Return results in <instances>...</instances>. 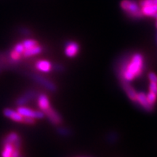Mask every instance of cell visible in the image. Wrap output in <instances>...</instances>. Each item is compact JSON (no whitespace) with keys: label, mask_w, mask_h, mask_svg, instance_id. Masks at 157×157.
I'll return each instance as SVG.
<instances>
[{"label":"cell","mask_w":157,"mask_h":157,"mask_svg":"<svg viewBox=\"0 0 157 157\" xmlns=\"http://www.w3.org/2000/svg\"><path fill=\"white\" fill-rule=\"evenodd\" d=\"M145 69V59L139 52L124 55L117 61L116 71L121 82H130L140 77Z\"/></svg>","instance_id":"cell-1"},{"label":"cell","mask_w":157,"mask_h":157,"mask_svg":"<svg viewBox=\"0 0 157 157\" xmlns=\"http://www.w3.org/2000/svg\"><path fill=\"white\" fill-rule=\"evenodd\" d=\"M120 7L124 13L131 19L140 20L145 17L142 13L139 2H137L136 0H121Z\"/></svg>","instance_id":"cell-2"},{"label":"cell","mask_w":157,"mask_h":157,"mask_svg":"<svg viewBox=\"0 0 157 157\" xmlns=\"http://www.w3.org/2000/svg\"><path fill=\"white\" fill-rule=\"evenodd\" d=\"M25 76L30 78L31 80L36 82L39 85L42 86V87L48 90L51 93H55V92L57 91L58 87H57L56 84L54 82L50 81V79H48V78L44 77V76L40 75L39 74L33 73V72H25Z\"/></svg>","instance_id":"cell-3"},{"label":"cell","mask_w":157,"mask_h":157,"mask_svg":"<svg viewBox=\"0 0 157 157\" xmlns=\"http://www.w3.org/2000/svg\"><path fill=\"white\" fill-rule=\"evenodd\" d=\"M38 91L34 89L26 90L22 95H21L18 98L15 100V104L17 106H24V105L29 104L30 102L37 99L39 95Z\"/></svg>","instance_id":"cell-4"},{"label":"cell","mask_w":157,"mask_h":157,"mask_svg":"<svg viewBox=\"0 0 157 157\" xmlns=\"http://www.w3.org/2000/svg\"><path fill=\"white\" fill-rule=\"evenodd\" d=\"M22 141L17 143H7L2 142V157H12L13 153L15 151H21Z\"/></svg>","instance_id":"cell-5"},{"label":"cell","mask_w":157,"mask_h":157,"mask_svg":"<svg viewBox=\"0 0 157 157\" xmlns=\"http://www.w3.org/2000/svg\"><path fill=\"white\" fill-rule=\"evenodd\" d=\"M17 111L25 117H30L35 119H41L45 117L44 113L42 111H34L30 108L24 106H17Z\"/></svg>","instance_id":"cell-6"},{"label":"cell","mask_w":157,"mask_h":157,"mask_svg":"<svg viewBox=\"0 0 157 157\" xmlns=\"http://www.w3.org/2000/svg\"><path fill=\"white\" fill-rule=\"evenodd\" d=\"M45 117L48 118V121L54 126L58 127L61 124L63 118L59 112L56 111L54 108L50 107L48 110L44 111Z\"/></svg>","instance_id":"cell-7"},{"label":"cell","mask_w":157,"mask_h":157,"mask_svg":"<svg viewBox=\"0 0 157 157\" xmlns=\"http://www.w3.org/2000/svg\"><path fill=\"white\" fill-rule=\"evenodd\" d=\"M65 55L68 58H73L77 56L79 51V45L75 41H68L65 44Z\"/></svg>","instance_id":"cell-8"},{"label":"cell","mask_w":157,"mask_h":157,"mask_svg":"<svg viewBox=\"0 0 157 157\" xmlns=\"http://www.w3.org/2000/svg\"><path fill=\"white\" fill-rule=\"evenodd\" d=\"M3 114L5 117L11 119L12 121H14L15 122L23 123L24 117L21 115L17 110L15 111V110L9 109V108H6L3 110Z\"/></svg>","instance_id":"cell-9"},{"label":"cell","mask_w":157,"mask_h":157,"mask_svg":"<svg viewBox=\"0 0 157 157\" xmlns=\"http://www.w3.org/2000/svg\"><path fill=\"white\" fill-rule=\"evenodd\" d=\"M137 104L140 105V106L145 110V111L151 112L154 110V105H151L147 99L146 94L143 92L137 93Z\"/></svg>","instance_id":"cell-10"},{"label":"cell","mask_w":157,"mask_h":157,"mask_svg":"<svg viewBox=\"0 0 157 157\" xmlns=\"http://www.w3.org/2000/svg\"><path fill=\"white\" fill-rule=\"evenodd\" d=\"M121 87H122L123 90L126 93L127 97L129 98L130 101H132L133 103L137 104V93L135 91L134 87L129 84V82H121Z\"/></svg>","instance_id":"cell-11"},{"label":"cell","mask_w":157,"mask_h":157,"mask_svg":"<svg viewBox=\"0 0 157 157\" xmlns=\"http://www.w3.org/2000/svg\"><path fill=\"white\" fill-rule=\"evenodd\" d=\"M37 103L38 106L42 111H46L49 108L51 107L50 100H49L48 96L44 93H39L38 97H37Z\"/></svg>","instance_id":"cell-12"},{"label":"cell","mask_w":157,"mask_h":157,"mask_svg":"<svg viewBox=\"0 0 157 157\" xmlns=\"http://www.w3.org/2000/svg\"><path fill=\"white\" fill-rule=\"evenodd\" d=\"M35 67L43 73H49L52 70V64L46 60H39L35 64Z\"/></svg>","instance_id":"cell-13"},{"label":"cell","mask_w":157,"mask_h":157,"mask_svg":"<svg viewBox=\"0 0 157 157\" xmlns=\"http://www.w3.org/2000/svg\"><path fill=\"white\" fill-rule=\"evenodd\" d=\"M43 49L41 45L37 44L36 46L33 47V48L27 49V50H25L24 52H23V58H30V57L37 56V55L42 53Z\"/></svg>","instance_id":"cell-14"},{"label":"cell","mask_w":157,"mask_h":157,"mask_svg":"<svg viewBox=\"0 0 157 157\" xmlns=\"http://www.w3.org/2000/svg\"><path fill=\"white\" fill-rule=\"evenodd\" d=\"M141 10L144 16L153 17L157 13V5L145 6L141 7Z\"/></svg>","instance_id":"cell-15"},{"label":"cell","mask_w":157,"mask_h":157,"mask_svg":"<svg viewBox=\"0 0 157 157\" xmlns=\"http://www.w3.org/2000/svg\"><path fill=\"white\" fill-rule=\"evenodd\" d=\"M56 131L59 135L64 137H69L70 135H71V129L65 127L58 126L56 127Z\"/></svg>","instance_id":"cell-16"},{"label":"cell","mask_w":157,"mask_h":157,"mask_svg":"<svg viewBox=\"0 0 157 157\" xmlns=\"http://www.w3.org/2000/svg\"><path fill=\"white\" fill-rule=\"evenodd\" d=\"M22 43H23V46H24L25 50L31 48H33V47L39 44L36 40H35V39H29V38L24 39V40L22 42Z\"/></svg>","instance_id":"cell-17"},{"label":"cell","mask_w":157,"mask_h":157,"mask_svg":"<svg viewBox=\"0 0 157 157\" xmlns=\"http://www.w3.org/2000/svg\"><path fill=\"white\" fill-rule=\"evenodd\" d=\"M147 99H148V101L149 102V103L151 104V105H154L156 104V100H157V95L156 94H155L154 93H152V92H148V93L147 94Z\"/></svg>","instance_id":"cell-18"},{"label":"cell","mask_w":157,"mask_h":157,"mask_svg":"<svg viewBox=\"0 0 157 157\" xmlns=\"http://www.w3.org/2000/svg\"><path fill=\"white\" fill-rule=\"evenodd\" d=\"M13 49L15 51H16L17 52H18V53L22 55V56H23V52H24V51H25L24 46H23L22 42H18V43H17V44H15L14 45V47H13Z\"/></svg>","instance_id":"cell-19"},{"label":"cell","mask_w":157,"mask_h":157,"mask_svg":"<svg viewBox=\"0 0 157 157\" xmlns=\"http://www.w3.org/2000/svg\"><path fill=\"white\" fill-rule=\"evenodd\" d=\"M140 7H145V6L157 5V0H140L139 1Z\"/></svg>","instance_id":"cell-20"},{"label":"cell","mask_w":157,"mask_h":157,"mask_svg":"<svg viewBox=\"0 0 157 157\" xmlns=\"http://www.w3.org/2000/svg\"><path fill=\"white\" fill-rule=\"evenodd\" d=\"M18 29H19L20 34L24 35V36H30V35H31V34H32V32H31L30 29L27 28V27L21 26Z\"/></svg>","instance_id":"cell-21"},{"label":"cell","mask_w":157,"mask_h":157,"mask_svg":"<svg viewBox=\"0 0 157 157\" xmlns=\"http://www.w3.org/2000/svg\"><path fill=\"white\" fill-rule=\"evenodd\" d=\"M52 70L56 72H63L64 71L65 67L60 63H55L52 64Z\"/></svg>","instance_id":"cell-22"},{"label":"cell","mask_w":157,"mask_h":157,"mask_svg":"<svg viewBox=\"0 0 157 157\" xmlns=\"http://www.w3.org/2000/svg\"><path fill=\"white\" fill-rule=\"evenodd\" d=\"M149 91L157 95V83L150 82V84H149Z\"/></svg>","instance_id":"cell-23"},{"label":"cell","mask_w":157,"mask_h":157,"mask_svg":"<svg viewBox=\"0 0 157 157\" xmlns=\"http://www.w3.org/2000/svg\"><path fill=\"white\" fill-rule=\"evenodd\" d=\"M148 78L150 82H155L157 83V75L156 74L153 73V72H150L148 74Z\"/></svg>","instance_id":"cell-24"},{"label":"cell","mask_w":157,"mask_h":157,"mask_svg":"<svg viewBox=\"0 0 157 157\" xmlns=\"http://www.w3.org/2000/svg\"><path fill=\"white\" fill-rule=\"evenodd\" d=\"M107 139L110 143H113V141L115 142V141L117 140V135H116L115 133H111V134L108 135Z\"/></svg>","instance_id":"cell-25"},{"label":"cell","mask_w":157,"mask_h":157,"mask_svg":"<svg viewBox=\"0 0 157 157\" xmlns=\"http://www.w3.org/2000/svg\"><path fill=\"white\" fill-rule=\"evenodd\" d=\"M153 18H155V19H156V21H157V13H156V15H154V16L153 17Z\"/></svg>","instance_id":"cell-26"},{"label":"cell","mask_w":157,"mask_h":157,"mask_svg":"<svg viewBox=\"0 0 157 157\" xmlns=\"http://www.w3.org/2000/svg\"><path fill=\"white\" fill-rule=\"evenodd\" d=\"M156 43L157 44V33H156Z\"/></svg>","instance_id":"cell-27"},{"label":"cell","mask_w":157,"mask_h":157,"mask_svg":"<svg viewBox=\"0 0 157 157\" xmlns=\"http://www.w3.org/2000/svg\"><path fill=\"white\" fill-rule=\"evenodd\" d=\"M156 27L157 28V21H156Z\"/></svg>","instance_id":"cell-28"}]
</instances>
